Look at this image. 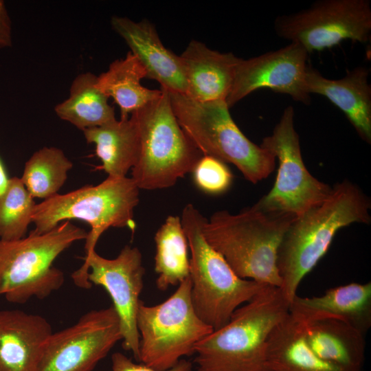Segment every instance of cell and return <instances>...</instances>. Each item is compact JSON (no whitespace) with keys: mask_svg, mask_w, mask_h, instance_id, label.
<instances>
[{"mask_svg":"<svg viewBox=\"0 0 371 371\" xmlns=\"http://www.w3.org/2000/svg\"><path fill=\"white\" fill-rule=\"evenodd\" d=\"M371 202L348 180L332 187L328 197L295 218L278 251L280 287L291 304L304 278L328 251L336 233L354 223L368 224Z\"/></svg>","mask_w":371,"mask_h":371,"instance_id":"1","label":"cell"},{"mask_svg":"<svg viewBox=\"0 0 371 371\" xmlns=\"http://www.w3.org/2000/svg\"><path fill=\"white\" fill-rule=\"evenodd\" d=\"M295 218L253 205L236 214L226 210L214 212L209 220L205 218L202 232L238 277L280 288L278 251Z\"/></svg>","mask_w":371,"mask_h":371,"instance_id":"2","label":"cell"},{"mask_svg":"<svg viewBox=\"0 0 371 371\" xmlns=\"http://www.w3.org/2000/svg\"><path fill=\"white\" fill-rule=\"evenodd\" d=\"M289 306L280 288L266 285L227 324L196 345L197 371H267L269 337L289 315Z\"/></svg>","mask_w":371,"mask_h":371,"instance_id":"3","label":"cell"},{"mask_svg":"<svg viewBox=\"0 0 371 371\" xmlns=\"http://www.w3.org/2000/svg\"><path fill=\"white\" fill-rule=\"evenodd\" d=\"M205 219L192 204L181 217L191 251V299L196 315L214 330L227 324L234 312L266 286L238 277L224 258L206 241L202 232Z\"/></svg>","mask_w":371,"mask_h":371,"instance_id":"4","label":"cell"},{"mask_svg":"<svg viewBox=\"0 0 371 371\" xmlns=\"http://www.w3.org/2000/svg\"><path fill=\"white\" fill-rule=\"evenodd\" d=\"M133 112L139 140V154L131 169L137 187L154 190L173 186L191 173L203 155L180 126L168 91Z\"/></svg>","mask_w":371,"mask_h":371,"instance_id":"5","label":"cell"},{"mask_svg":"<svg viewBox=\"0 0 371 371\" xmlns=\"http://www.w3.org/2000/svg\"><path fill=\"white\" fill-rule=\"evenodd\" d=\"M168 93L180 126L203 155L232 164L253 183L273 171L275 156L243 133L225 100L199 102L185 94Z\"/></svg>","mask_w":371,"mask_h":371,"instance_id":"6","label":"cell"},{"mask_svg":"<svg viewBox=\"0 0 371 371\" xmlns=\"http://www.w3.org/2000/svg\"><path fill=\"white\" fill-rule=\"evenodd\" d=\"M139 195V188L131 177L108 176L98 185L57 194L36 204L32 216L35 228L31 232L43 234L63 221L82 220L91 227L85 245L88 255L109 227H128L134 232L133 212Z\"/></svg>","mask_w":371,"mask_h":371,"instance_id":"7","label":"cell"},{"mask_svg":"<svg viewBox=\"0 0 371 371\" xmlns=\"http://www.w3.org/2000/svg\"><path fill=\"white\" fill-rule=\"evenodd\" d=\"M87 234L65 221L43 234L30 232L19 240H0V295L9 302L24 304L58 290L65 276L54 261L74 243L86 240Z\"/></svg>","mask_w":371,"mask_h":371,"instance_id":"8","label":"cell"},{"mask_svg":"<svg viewBox=\"0 0 371 371\" xmlns=\"http://www.w3.org/2000/svg\"><path fill=\"white\" fill-rule=\"evenodd\" d=\"M191 287L188 277L163 302L147 306L140 302L137 315L139 362L157 370H168L182 357L194 354L196 345L214 331L196 315Z\"/></svg>","mask_w":371,"mask_h":371,"instance_id":"9","label":"cell"},{"mask_svg":"<svg viewBox=\"0 0 371 371\" xmlns=\"http://www.w3.org/2000/svg\"><path fill=\"white\" fill-rule=\"evenodd\" d=\"M260 146L278 159V169L273 188L255 207L297 218L328 197L332 187L314 177L303 161L292 106L284 109L272 133L263 138Z\"/></svg>","mask_w":371,"mask_h":371,"instance_id":"10","label":"cell"},{"mask_svg":"<svg viewBox=\"0 0 371 371\" xmlns=\"http://www.w3.org/2000/svg\"><path fill=\"white\" fill-rule=\"evenodd\" d=\"M276 34L303 47L308 54L344 40L367 43L371 34L368 0H319L296 13L275 19Z\"/></svg>","mask_w":371,"mask_h":371,"instance_id":"11","label":"cell"},{"mask_svg":"<svg viewBox=\"0 0 371 371\" xmlns=\"http://www.w3.org/2000/svg\"><path fill=\"white\" fill-rule=\"evenodd\" d=\"M83 259L82 265L71 274L73 282L85 289L92 284L105 289L120 319L122 348L131 352L139 362L137 315L145 274L141 251L136 247L126 245L113 259L103 258L95 250Z\"/></svg>","mask_w":371,"mask_h":371,"instance_id":"12","label":"cell"},{"mask_svg":"<svg viewBox=\"0 0 371 371\" xmlns=\"http://www.w3.org/2000/svg\"><path fill=\"white\" fill-rule=\"evenodd\" d=\"M122 339L120 319L113 306L90 311L74 325L52 333L38 371H92Z\"/></svg>","mask_w":371,"mask_h":371,"instance_id":"13","label":"cell"},{"mask_svg":"<svg viewBox=\"0 0 371 371\" xmlns=\"http://www.w3.org/2000/svg\"><path fill=\"white\" fill-rule=\"evenodd\" d=\"M308 54L300 45L291 42L277 50L246 60L240 58L225 100L228 107L262 88L287 94L296 102L309 104L311 95L305 85Z\"/></svg>","mask_w":371,"mask_h":371,"instance_id":"14","label":"cell"},{"mask_svg":"<svg viewBox=\"0 0 371 371\" xmlns=\"http://www.w3.org/2000/svg\"><path fill=\"white\" fill-rule=\"evenodd\" d=\"M52 333L49 323L39 315L0 311V371H38Z\"/></svg>","mask_w":371,"mask_h":371,"instance_id":"15","label":"cell"},{"mask_svg":"<svg viewBox=\"0 0 371 371\" xmlns=\"http://www.w3.org/2000/svg\"><path fill=\"white\" fill-rule=\"evenodd\" d=\"M111 25L144 67L148 78L157 81L161 88L169 92L186 94L187 85L179 56L164 47L149 21L135 22L114 16Z\"/></svg>","mask_w":371,"mask_h":371,"instance_id":"16","label":"cell"},{"mask_svg":"<svg viewBox=\"0 0 371 371\" xmlns=\"http://www.w3.org/2000/svg\"><path fill=\"white\" fill-rule=\"evenodd\" d=\"M370 69L358 66L339 79L323 76L308 65L305 85L307 93L326 98L338 107L355 128L359 136L371 143V86Z\"/></svg>","mask_w":371,"mask_h":371,"instance_id":"17","label":"cell"},{"mask_svg":"<svg viewBox=\"0 0 371 371\" xmlns=\"http://www.w3.org/2000/svg\"><path fill=\"white\" fill-rule=\"evenodd\" d=\"M240 58L191 41L179 56L187 85L185 95L199 102L225 101Z\"/></svg>","mask_w":371,"mask_h":371,"instance_id":"18","label":"cell"},{"mask_svg":"<svg viewBox=\"0 0 371 371\" xmlns=\"http://www.w3.org/2000/svg\"><path fill=\"white\" fill-rule=\"evenodd\" d=\"M295 317L302 326L306 344L317 357L347 371H361L365 359L364 334L335 317Z\"/></svg>","mask_w":371,"mask_h":371,"instance_id":"19","label":"cell"},{"mask_svg":"<svg viewBox=\"0 0 371 371\" xmlns=\"http://www.w3.org/2000/svg\"><path fill=\"white\" fill-rule=\"evenodd\" d=\"M289 312L300 319L340 318L365 335L371 327V282H352L330 289L319 296L297 295L290 304Z\"/></svg>","mask_w":371,"mask_h":371,"instance_id":"20","label":"cell"},{"mask_svg":"<svg viewBox=\"0 0 371 371\" xmlns=\"http://www.w3.org/2000/svg\"><path fill=\"white\" fill-rule=\"evenodd\" d=\"M267 368V371H347L319 358L309 349L300 322L290 312L269 337Z\"/></svg>","mask_w":371,"mask_h":371,"instance_id":"21","label":"cell"},{"mask_svg":"<svg viewBox=\"0 0 371 371\" xmlns=\"http://www.w3.org/2000/svg\"><path fill=\"white\" fill-rule=\"evenodd\" d=\"M87 143L95 146L100 168L109 177H126L139 154L137 130L133 120H115L83 131Z\"/></svg>","mask_w":371,"mask_h":371,"instance_id":"22","label":"cell"},{"mask_svg":"<svg viewBox=\"0 0 371 371\" xmlns=\"http://www.w3.org/2000/svg\"><path fill=\"white\" fill-rule=\"evenodd\" d=\"M147 72L138 58L129 52L125 58L111 63L108 70L97 76L96 86L112 98L120 109V119L157 98L161 90L150 89L141 84Z\"/></svg>","mask_w":371,"mask_h":371,"instance_id":"23","label":"cell"},{"mask_svg":"<svg viewBox=\"0 0 371 371\" xmlns=\"http://www.w3.org/2000/svg\"><path fill=\"white\" fill-rule=\"evenodd\" d=\"M97 76L87 72L73 81L67 99L55 107L56 115L82 131L116 120L114 109L96 86Z\"/></svg>","mask_w":371,"mask_h":371,"instance_id":"24","label":"cell"},{"mask_svg":"<svg viewBox=\"0 0 371 371\" xmlns=\"http://www.w3.org/2000/svg\"><path fill=\"white\" fill-rule=\"evenodd\" d=\"M154 240L155 271L158 274L156 285L159 290L166 291L190 275L188 243L181 218L168 216L156 232Z\"/></svg>","mask_w":371,"mask_h":371,"instance_id":"25","label":"cell"},{"mask_svg":"<svg viewBox=\"0 0 371 371\" xmlns=\"http://www.w3.org/2000/svg\"><path fill=\"white\" fill-rule=\"evenodd\" d=\"M72 167L61 149L44 146L25 162L21 179L33 198L45 200L58 194Z\"/></svg>","mask_w":371,"mask_h":371,"instance_id":"26","label":"cell"},{"mask_svg":"<svg viewBox=\"0 0 371 371\" xmlns=\"http://www.w3.org/2000/svg\"><path fill=\"white\" fill-rule=\"evenodd\" d=\"M36 203L21 178L12 177L0 194V240L13 241L25 236Z\"/></svg>","mask_w":371,"mask_h":371,"instance_id":"27","label":"cell"},{"mask_svg":"<svg viewBox=\"0 0 371 371\" xmlns=\"http://www.w3.org/2000/svg\"><path fill=\"white\" fill-rule=\"evenodd\" d=\"M191 173L197 188L210 195L225 193L233 181L232 173L226 164L209 155H203Z\"/></svg>","mask_w":371,"mask_h":371,"instance_id":"28","label":"cell"},{"mask_svg":"<svg viewBox=\"0 0 371 371\" xmlns=\"http://www.w3.org/2000/svg\"><path fill=\"white\" fill-rule=\"evenodd\" d=\"M111 371H192V363L181 359L174 367L166 370H157L143 363H136L124 354L117 352L111 356Z\"/></svg>","mask_w":371,"mask_h":371,"instance_id":"29","label":"cell"},{"mask_svg":"<svg viewBox=\"0 0 371 371\" xmlns=\"http://www.w3.org/2000/svg\"><path fill=\"white\" fill-rule=\"evenodd\" d=\"M11 21L3 1L0 0V49L12 45Z\"/></svg>","mask_w":371,"mask_h":371,"instance_id":"30","label":"cell"},{"mask_svg":"<svg viewBox=\"0 0 371 371\" xmlns=\"http://www.w3.org/2000/svg\"><path fill=\"white\" fill-rule=\"evenodd\" d=\"M8 182V179L6 177L5 172L0 161V194L5 190Z\"/></svg>","mask_w":371,"mask_h":371,"instance_id":"31","label":"cell"}]
</instances>
